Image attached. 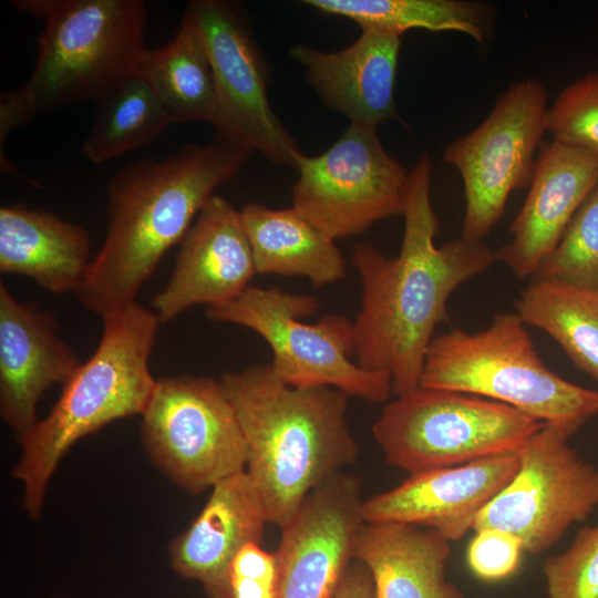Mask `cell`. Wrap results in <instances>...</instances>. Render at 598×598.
<instances>
[{"label": "cell", "mask_w": 598, "mask_h": 598, "mask_svg": "<svg viewBox=\"0 0 598 598\" xmlns=\"http://www.w3.org/2000/svg\"><path fill=\"white\" fill-rule=\"evenodd\" d=\"M432 169L423 153L409 173L399 255L388 258L367 241L357 244L352 255L362 285L353 321L355 362L390 374L395 396L420 385L434 330L448 319L452 293L496 261L495 250L483 240L461 236L435 245L439 220L430 198Z\"/></svg>", "instance_id": "cell-1"}, {"label": "cell", "mask_w": 598, "mask_h": 598, "mask_svg": "<svg viewBox=\"0 0 598 598\" xmlns=\"http://www.w3.org/2000/svg\"><path fill=\"white\" fill-rule=\"evenodd\" d=\"M251 154L216 140L120 171L107 189L104 243L75 293L82 307L104 319L136 302L143 285L183 240L214 190Z\"/></svg>", "instance_id": "cell-2"}, {"label": "cell", "mask_w": 598, "mask_h": 598, "mask_svg": "<svg viewBox=\"0 0 598 598\" xmlns=\"http://www.w3.org/2000/svg\"><path fill=\"white\" fill-rule=\"evenodd\" d=\"M218 380L245 437V471L268 523L282 528L313 489L358 458L348 395L331 386L288 385L269 364Z\"/></svg>", "instance_id": "cell-3"}, {"label": "cell", "mask_w": 598, "mask_h": 598, "mask_svg": "<svg viewBox=\"0 0 598 598\" xmlns=\"http://www.w3.org/2000/svg\"><path fill=\"white\" fill-rule=\"evenodd\" d=\"M159 323L137 302L105 317L94 353L19 442L11 476L22 485V507L31 519L40 517L49 483L75 443L114 421L143 414L157 381L148 363Z\"/></svg>", "instance_id": "cell-4"}, {"label": "cell", "mask_w": 598, "mask_h": 598, "mask_svg": "<svg viewBox=\"0 0 598 598\" xmlns=\"http://www.w3.org/2000/svg\"><path fill=\"white\" fill-rule=\"evenodd\" d=\"M43 22L29 80L0 95V142L34 116L96 101L136 72L147 8L142 0H14Z\"/></svg>", "instance_id": "cell-5"}, {"label": "cell", "mask_w": 598, "mask_h": 598, "mask_svg": "<svg viewBox=\"0 0 598 598\" xmlns=\"http://www.w3.org/2000/svg\"><path fill=\"white\" fill-rule=\"evenodd\" d=\"M420 385L497 401L571 435L598 414V391L546 367L516 312L494 315L484 330L434 337Z\"/></svg>", "instance_id": "cell-6"}, {"label": "cell", "mask_w": 598, "mask_h": 598, "mask_svg": "<svg viewBox=\"0 0 598 598\" xmlns=\"http://www.w3.org/2000/svg\"><path fill=\"white\" fill-rule=\"evenodd\" d=\"M544 424L497 401L419 385L386 404L372 434L385 462L413 475L517 452Z\"/></svg>", "instance_id": "cell-7"}, {"label": "cell", "mask_w": 598, "mask_h": 598, "mask_svg": "<svg viewBox=\"0 0 598 598\" xmlns=\"http://www.w3.org/2000/svg\"><path fill=\"white\" fill-rule=\"evenodd\" d=\"M318 307L311 296L249 286L235 299L207 307L205 313L209 320L239 324L264 338L272 351V372L288 385L331 386L369 402L389 400L390 374L364 370L351 360L353 322L340 315L312 324L301 321Z\"/></svg>", "instance_id": "cell-8"}, {"label": "cell", "mask_w": 598, "mask_h": 598, "mask_svg": "<svg viewBox=\"0 0 598 598\" xmlns=\"http://www.w3.org/2000/svg\"><path fill=\"white\" fill-rule=\"evenodd\" d=\"M141 416L146 455L187 494L203 493L245 471V437L219 380L159 378Z\"/></svg>", "instance_id": "cell-9"}, {"label": "cell", "mask_w": 598, "mask_h": 598, "mask_svg": "<svg viewBox=\"0 0 598 598\" xmlns=\"http://www.w3.org/2000/svg\"><path fill=\"white\" fill-rule=\"evenodd\" d=\"M548 107L540 81L519 80L477 127L445 146L443 159L460 172L464 185L462 237L483 240L504 214L511 193L530 185Z\"/></svg>", "instance_id": "cell-10"}, {"label": "cell", "mask_w": 598, "mask_h": 598, "mask_svg": "<svg viewBox=\"0 0 598 598\" xmlns=\"http://www.w3.org/2000/svg\"><path fill=\"white\" fill-rule=\"evenodd\" d=\"M292 207L331 238L402 215L409 173L384 150L377 127L350 123L324 153H300Z\"/></svg>", "instance_id": "cell-11"}, {"label": "cell", "mask_w": 598, "mask_h": 598, "mask_svg": "<svg viewBox=\"0 0 598 598\" xmlns=\"http://www.w3.org/2000/svg\"><path fill=\"white\" fill-rule=\"evenodd\" d=\"M570 433L544 424L517 451L519 467L483 509L474 530L498 528L515 535L524 551L539 554L598 507V468L584 461Z\"/></svg>", "instance_id": "cell-12"}, {"label": "cell", "mask_w": 598, "mask_h": 598, "mask_svg": "<svg viewBox=\"0 0 598 598\" xmlns=\"http://www.w3.org/2000/svg\"><path fill=\"white\" fill-rule=\"evenodd\" d=\"M186 8L197 22L212 62L216 140L259 152L274 164L295 167L301 152L269 103L268 65L240 6L193 0Z\"/></svg>", "instance_id": "cell-13"}, {"label": "cell", "mask_w": 598, "mask_h": 598, "mask_svg": "<svg viewBox=\"0 0 598 598\" xmlns=\"http://www.w3.org/2000/svg\"><path fill=\"white\" fill-rule=\"evenodd\" d=\"M361 491L358 476L340 472L313 489L280 528L277 598H333L364 522Z\"/></svg>", "instance_id": "cell-14"}, {"label": "cell", "mask_w": 598, "mask_h": 598, "mask_svg": "<svg viewBox=\"0 0 598 598\" xmlns=\"http://www.w3.org/2000/svg\"><path fill=\"white\" fill-rule=\"evenodd\" d=\"M519 467L517 452L409 475L362 504L367 523H403L458 540L483 509L509 484Z\"/></svg>", "instance_id": "cell-15"}, {"label": "cell", "mask_w": 598, "mask_h": 598, "mask_svg": "<svg viewBox=\"0 0 598 598\" xmlns=\"http://www.w3.org/2000/svg\"><path fill=\"white\" fill-rule=\"evenodd\" d=\"M179 244L172 276L152 301L161 323L198 303L235 299L257 274L240 212L221 196L210 197Z\"/></svg>", "instance_id": "cell-16"}, {"label": "cell", "mask_w": 598, "mask_h": 598, "mask_svg": "<svg viewBox=\"0 0 598 598\" xmlns=\"http://www.w3.org/2000/svg\"><path fill=\"white\" fill-rule=\"evenodd\" d=\"M59 328L54 313L19 301L0 282V415L19 442L38 422L44 393L82 363Z\"/></svg>", "instance_id": "cell-17"}, {"label": "cell", "mask_w": 598, "mask_h": 598, "mask_svg": "<svg viewBox=\"0 0 598 598\" xmlns=\"http://www.w3.org/2000/svg\"><path fill=\"white\" fill-rule=\"evenodd\" d=\"M597 184L598 156L544 142L525 202L509 227L512 239L495 250L496 261L519 279L533 278Z\"/></svg>", "instance_id": "cell-18"}, {"label": "cell", "mask_w": 598, "mask_h": 598, "mask_svg": "<svg viewBox=\"0 0 598 598\" xmlns=\"http://www.w3.org/2000/svg\"><path fill=\"white\" fill-rule=\"evenodd\" d=\"M267 524L246 471L233 474L210 488L198 515L171 540V567L181 577L199 582L208 598H231V561L247 544H261Z\"/></svg>", "instance_id": "cell-19"}, {"label": "cell", "mask_w": 598, "mask_h": 598, "mask_svg": "<svg viewBox=\"0 0 598 598\" xmlns=\"http://www.w3.org/2000/svg\"><path fill=\"white\" fill-rule=\"evenodd\" d=\"M400 48V35L367 29L340 51L298 44L289 54L303 66L308 82L327 106L350 123L377 127L399 118L394 85Z\"/></svg>", "instance_id": "cell-20"}, {"label": "cell", "mask_w": 598, "mask_h": 598, "mask_svg": "<svg viewBox=\"0 0 598 598\" xmlns=\"http://www.w3.org/2000/svg\"><path fill=\"white\" fill-rule=\"evenodd\" d=\"M450 555V540L440 533L403 523L363 522L353 547L375 598H465L446 579Z\"/></svg>", "instance_id": "cell-21"}, {"label": "cell", "mask_w": 598, "mask_h": 598, "mask_svg": "<svg viewBox=\"0 0 598 598\" xmlns=\"http://www.w3.org/2000/svg\"><path fill=\"white\" fill-rule=\"evenodd\" d=\"M90 235L82 225L22 204L0 208V271L21 275L63 295L81 288L90 261Z\"/></svg>", "instance_id": "cell-22"}, {"label": "cell", "mask_w": 598, "mask_h": 598, "mask_svg": "<svg viewBox=\"0 0 598 598\" xmlns=\"http://www.w3.org/2000/svg\"><path fill=\"white\" fill-rule=\"evenodd\" d=\"M239 212L257 274L303 276L318 287L344 278L346 260L334 239L293 207L248 203Z\"/></svg>", "instance_id": "cell-23"}, {"label": "cell", "mask_w": 598, "mask_h": 598, "mask_svg": "<svg viewBox=\"0 0 598 598\" xmlns=\"http://www.w3.org/2000/svg\"><path fill=\"white\" fill-rule=\"evenodd\" d=\"M136 73L164 107L172 124L206 122L216 116V86L209 54L192 12L186 8L172 41L145 50Z\"/></svg>", "instance_id": "cell-24"}, {"label": "cell", "mask_w": 598, "mask_h": 598, "mask_svg": "<svg viewBox=\"0 0 598 598\" xmlns=\"http://www.w3.org/2000/svg\"><path fill=\"white\" fill-rule=\"evenodd\" d=\"M526 326L550 336L573 364L598 381V290L532 279L515 301Z\"/></svg>", "instance_id": "cell-25"}, {"label": "cell", "mask_w": 598, "mask_h": 598, "mask_svg": "<svg viewBox=\"0 0 598 598\" xmlns=\"http://www.w3.org/2000/svg\"><path fill=\"white\" fill-rule=\"evenodd\" d=\"M324 14L354 21L372 29L402 35L412 29L455 31L483 42L487 33V6L467 0H306Z\"/></svg>", "instance_id": "cell-26"}, {"label": "cell", "mask_w": 598, "mask_h": 598, "mask_svg": "<svg viewBox=\"0 0 598 598\" xmlns=\"http://www.w3.org/2000/svg\"><path fill=\"white\" fill-rule=\"evenodd\" d=\"M95 102L94 122L82 145L83 155L94 164L148 144L172 125L155 93L136 72Z\"/></svg>", "instance_id": "cell-27"}, {"label": "cell", "mask_w": 598, "mask_h": 598, "mask_svg": "<svg viewBox=\"0 0 598 598\" xmlns=\"http://www.w3.org/2000/svg\"><path fill=\"white\" fill-rule=\"evenodd\" d=\"M532 279L557 280L598 290V184Z\"/></svg>", "instance_id": "cell-28"}, {"label": "cell", "mask_w": 598, "mask_h": 598, "mask_svg": "<svg viewBox=\"0 0 598 598\" xmlns=\"http://www.w3.org/2000/svg\"><path fill=\"white\" fill-rule=\"evenodd\" d=\"M551 141L598 156V72L568 84L547 112Z\"/></svg>", "instance_id": "cell-29"}, {"label": "cell", "mask_w": 598, "mask_h": 598, "mask_svg": "<svg viewBox=\"0 0 598 598\" xmlns=\"http://www.w3.org/2000/svg\"><path fill=\"white\" fill-rule=\"evenodd\" d=\"M548 598H598V524L579 530L567 550L543 566Z\"/></svg>", "instance_id": "cell-30"}, {"label": "cell", "mask_w": 598, "mask_h": 598, "mask_svg": "<svg viewBox=\"0 0 598 598\" xmlns=\"http://www.w3.org/2000/svg\"><path fill=\"white\" fill-rule=\"evenodd\" d=\"M475 532L467 548V564L472 573L485 581H498L514 575L524 551L522 542L498 528Z\"/></svg>", "instance_id": "cell-31"}, {"label": "cell", "mask_w": 598, "mask_h": 598, "mask_svg": "<svg viewBox=\"0 0 598 598\" xmlns=\"http://www.w3.org/2000/svg\"><path fill=\"white\" fill-rule=\"evenodd\" d=\"M231 598H277L278 563L259 543H249L235 556L229 573Z\"/></svg>", "instance_id": "cell-32"}, {"label": "cell", "mask_w": 598, "mask_h": 598, "mask_svg": "<svg viewBox=\"0 0 598 598\" xmlns=\"http://www.w3.org/2000/svg\"><path fill=\"white\" fill-rule=\"evenodd\" d=\"M333 598H375L371 576L361 563H351Z\"/></svg>", "instance_id": "cell-33"}]
</instances>
